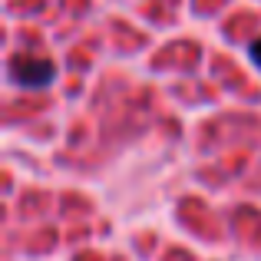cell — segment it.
<instances>
[{"instance_id": "1", "label": "cell", "mask_w": 261, "mask_h": 261, "mask_svg": "<svg viewBox=\"0 0 261 261\" xmlns=\"http://www.w3.org/2000/svg\"><path fill=\"white\" fill-rule=\"evenodd\" d=\"M10 80L20 86H46L53 80V63L46 60H30V57H17L10 63Z\"/></svg>"}, {"instance_id": "2", "label": "cell", "mask_w": 261, "mask_h": 261, "mask_svg": "<svg viewBox=\"0 0 261 261\" xmlns=\"http://www.w3.org/2000/svg\"><path fill=\"white\" fill-rule=\"evenodd\" d=\"M251 60H255V66H258V70H261V40H255V43H251Z\"/></svg>"}]
</instances>
